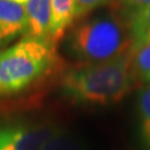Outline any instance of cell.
Masks as SVG:
<instances>
[{
  "label": "cell",
  "mask_w": 150,
  "mask_h": 150,
  "mask_svg": "<svg viewBox=\"0 0 150 150\" xmlns=\"http://www.w3.org/2000/svg\"><path fill=\"white\" fill-rule=\"evenodd\" d=\"M131 37V48L150 42V7L125 18Z\"/></svg>",
  "instance_id": "cell-8"
},
{
  "label": "cell",
  "mask_w": 150,
  "mask_h": 150,
  "mask_svg": "<svg viewBox=\"0 0 150 150\" xmlns=\"http://www.w3.org/2000/svg\"><path fill=\"white\" fill-rule=\"evenodd\" d=\"M51 1V18L49 28L50 43L56 45L64 38L67 30L72 26L75 0H50Z\"/></svg>",
  "instance_id": "cell-7"
},
{
  "label": "cell",
  "mask_w": 150,
  "mask_h": 150,
  "mask_svg": "<svg viewBox=\"0 0 150 150\" xmlns=\"http://www.w3.org/2000/svg\"><path fill=\"white\" fill-rule=\"evenodd\" d=\"M27 31L25 6L10 0H0V47L10 43Z\"/></svg>",
  "instance_id": "cell-5"
},
{
  "label": "cell",
  "mask_w": 150,
  "mask_h": 150,
  "mask_svg": "<svg viewBox=\"0 0 150 150\" xmlns=\"http://www.w3.org/2000/svg\"><path fill=\"white\" fill-rule=\"evenodd\" d=\"M27 17V31L25 37L50 43L49 28L51 18L50 0H28L25 5ZM51 45V43H50Z\"/></svg>",
  "instance_id": "cell-6"
},
{
  "label": "cell",
  "mask_w": 150,
  "mask_h": 150,
  "mask_svg": "<svg viewBox=\"0 0 150 150\" xmlns=\"http://www.w3.org/2000/svg\"><path fill=\"white\" fill-rule=\"evenodd\" d=\"M130 60L134 79L147 80L150 76V42L130 49Z\"/></svg>",
  "instance_id": "cell-9"
},
{
  "label": "cell",
  "mask_w": 150,
  "mask_h": 150,
  "mask_svg": "<svg viewBox=\"0 0 150 150\" xmlns=\"http://www.w3.org/2000/svg\"><path fill=\"white\" fill-rule=\"evenodd\" d=\"M115 0H75V10H74V22L80 20L89 13L95 12L97 9L113 5Z\"/></svg>",
  "instance_id": "cell-12"
},
{
  "label": "cell",
  "mask_w": 150,
  "mask_h": 150,
  "mask_svg": "<svg viewBox=\"0 0 150 150\" xmlns=\"http://www.w3.org/2000/svg\"><path fill=\"white\" fill-rule=\"evenodd\" d=\"M146 81H148V82H149V83H150V76H149V77H148V78H147V80H146Z\"/></svg>",
  "instance_id": "cell-15"
},
{
  "label": "cell",
  "mask_w": 150,
  "mask_h": 150,
  "mask_svg": "<svg viewBox=\"0 0 150 150\" xmlns=\"http://www.w3.org/2000/svg\"><path fill=\"white\" fill-rule=\"evenodd\" d=\"M10 1H13V2H16V4H20V5H26L27 4L28 0H10Z\"/></svg>",
  "instance_id": "cell-14"
},
{
  "label": "cell",
  "mask_w": 150,
  "mask_h": 150,
  "mask_svg": "<svg viewBox=\"0 0 150 150\" xmlns=\"http://www.w3.org/2000/svg\"><path fill=\"white\" fill-rule=\"evenodd\" d=\"M137 107L140 119V131L146 146L150 149V85L140 89Z\"/></svg>",
  "instance_id": "cell-10"
},
{
  "label": "cell",
  "mask_w": 150,
  "mask_h": 150,
  "mask_svg": "<svg viewBox=\"0 0 150 150\" xmlns=\"http://www.w3.org/2000/svg\"><path fill=\"white\" fill-rule=\"evenodd\" d=\"M58 62L56 47L30 37L0 51V101H13L38 89Z\"/></svg>",
  "instance_id": "cell-2"
},
{
  "label": "cell",
  "mask_w": 150,
  "mask_h": 150,
  "mask_svg": "<svg viewBox=\"0 0 150 150\" xmlns=\"http://www.w3.org/2000/svg\"><path fill=\"white\" fill-rule=\"evenodd\" d=\"M64 46L78 62L97 64L130 51L131 37L126 20L111 8L88 15L72 25Z\"/></svg>",
  "instance_id": "cell-3"
},
{
  "label": "cell",
  "mask_w": 150,
  "mask_h": 150,
  "mask_svg": "<svg viewBox=\"0 0 150 150\" xmlns=\"http://www.w3.org/2000/svg\"><path fill=\"white\" fill-rule=\"evenodd\" d=\"M56 126L15 122L0 126V150H41Z\"/></svg>",
  "instance_id": "cell-4"
},
{
  "label": "cell",
  "mask_w": 150,
  "mask_h": 150,
  "mask_svg": "<svg viewBox=\"0 0 150 150\" xmlns=\"http://www.w3.org/2000/svg\"><path fill=\"white\" fill-rule=\"evenodd\" d=\"M150 7V0H115L111 6L122 18H127L129 15Z\"/></svg>",
  "instance_id": "cell-13"
},
{
  "label": "cell",
  "mask_w": 150,
  "mask_h": 150,
  "mask_svg": "<svg viewBox=\"0 0 150 150\" xmlns=\"http://www.w3.org/2000/svg\"><path fill=\"white\" fill-rule=\"evenodd\" d=\"M136 79L130 51L103 62L80 64L66 71L60 81L64 98L83 106H109L121 101Z\"/></svg>",
  "instance_id": "cell-1"
},
{
  "label": "cell",
  "mask_w": 150,
  "mask_h": 150,
  "mask_svg": "<svg viewBox=\"0 0 150 150\" xmlns=\"http://www.w3.org/2000/svg\"><path fill=\"white\" fill-rule=\"evenodd\" d=\"M41 150H83L80 141L69 131L56 127L54 134L46 140Z\"/></svg>",
  "instance_id": "cell-11"
}]
</instances>
